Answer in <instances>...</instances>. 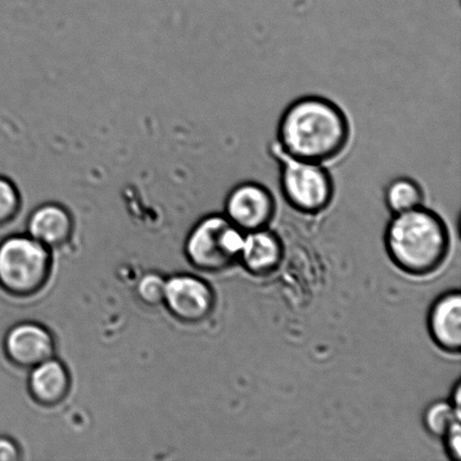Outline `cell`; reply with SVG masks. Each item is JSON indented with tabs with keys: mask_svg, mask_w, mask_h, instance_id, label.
Listing matches in <instances>:
<instances>
[{
	"mask_svg": "<svg viewBox=\"0 0 461 461\" xmlns=\"http://www.w3.org/2000/svg\"><path fill=\"white\" fill-rule=\"evenodd\" d=\"M349 119L338 104L318 95L292 102L280 117L276 146L294 159L325 165L347 150Z\"/></svg>",
	"mask_w": 461,
	"mask_h": 461,
	"instance_id": "cell-1",
	"label": "cell"
},
{
	"mask_svg": "<svg viewBox=\"0 0 461 461\" xmlns=\"http://www.w3.org/2000/svg\"><path fill=\"white\" fill-rule=\"evenodd\" d=\"M384 243L397 268L415 277H424L445 264L451 241L445 220L437 212L420 206L393 216Z\"/></svg>",
	"mask_w": 461,
	"mask_h": 461,
	"instance_id": "cell-2",
	"label": "cell"
},
{
	"mask_svg": "<svg viewBox=\"0 0 461 461\" xmlns=\"http://www.w3.org/2000/svg\"><path fill=\"white\" fill-rule=\"evenodd\" d=\"M279 165V186L285 202L305 215L328 210L336 195L330 171L323 165L311 164L285 155L276 143L271 147Z\"/></svg>",
	"mask_w": 461,
	"mask_h": 461,
	"instance_id": "cell-3",
	"label": "cell"
},
{
	"mask_svg": "<svg viewBox=\"0 0 461 461\" xmlns=\"http://www.w3.org/2000/svg\"><path fill=\"white\" fill-rule=\"evenodd\" d=\"M51 269L49 249L31 237H12L0 243V287L16 296L38 293Z\"/></svg>",
	"mask_w": 461,
	"mask_h": 461,
	"instance_id": "cell-4",
	"label": "cell"
},
{
	"mask_svg": "<svg viewBox=\"0 0 461 461\" xmlns=\"http://www.w3.org/2000/svg\"><path fill=\"white\" fill-rule=\"evenodd\" d=\"M243 230L230 223L225 215H212L192 230L186 243L191 264L206 273H221L239 264Z\"/></svg>",
	"mask_w": 461,
	"mask_h": 461,
	"instance_id": "cell-5",
	"label": "cell"
},
{
	"mask_svg": "<svg viewBox=\"0 0 461 461\" xmlns=\"http://www.w3.org/2000/svg\"><path fill=\"white\" fill-rule=\"evenodd\" d=\"M277 212L274 194L265 185L244 182L230 192L225 216L244 233L270 227Z\"/></svg>",
	"mask_w": 461,
	"mask_h": 461,
	"instance_id": "cell-6",
	"label": "cell"
},
{
	"mask_svg": "<svg viewBox=\"0 0 461 461\" xmlns=\"http://www.w3.org/2000/svg\"><path fill=\"white\" fill-rule=\"evenodd\" d=\"M164 303L175 318L184 322H200L213 312L215 293L205 280L179 275L166 280Z\"/></svg>",
	"mask_w": 461,
	"mask_h": 461,
	"instance_id": "cell-7",
	"label": "cell"
},
{
	"mask_svg": "<svg viewBox=\"0 0 461 461\" xmlns=\"http://www.w3.org/2000/svg\"><path fill=\"white\" fill-rule=\"evenodd\" d=\"M428 331L440 350L459 355L461 349V294L453 289L441 294L428 313Z\"/></svg>",
	"mask_w": 461,
	"mask_h": 461,
	"instance_id": "cell-8",
	"label": "cell"
},
{
	"mask_svg": "<svg viewBox=\"0 0 461 461\" xmlns=\"http://www.w3.org/2000/svg\"><path fill=\"white\" fill-rule=\"evenodd\" d=\"M5 351L13 364L32 369L53 358V337L42 325L18 324L9 330L5 338Z\"/></svg>",
	"mask_w": 461,
	"mask_h": 461,
	"instance_id": "cell-9",
	"label": "cell"
},
{
	"mask_svg": "<svg viewBox=\"0 0 461 461\" xmlns=\"http://www.w3.org/2000/svg\"><path fill=\"white\" fill-rule=\"evenodd\" d=\"M284 259L282 239L269 228L244 235L239 264L255 277H267L278 270Z\"/></svg>",
	"mask_w": 461,
	"mask_h": 461,
	"instance_id": "cell-10",
	"label": "cell"
},
{
	"mask_svg": "<svg viewBox=\"0 0 461 461\" xmlns=\"http://www.w3.org/2000/svg\"><path fill=\"white\" fill-rule=\"evenodd\" d=\"M30 391L39 403L52 406L66 399L70 387L68 370L60 361L53 358L32 368Z\"/></svg>",
	"mask_w": 461,
	"mask_h": 461,
	"instance_id": "cell-11",
	"label": "cell"
},
{
	"mask_svg": "<svg viewBox=\"0 0 461 461\" xmlns=\"http://www.w3.org/2000/svg\"><path fill=\"white\" fill-rule=\"evenodd\" d=\"M30 237L50 248L63 246L69 240L72 224L62 209L47 206L36 211L29 225Z\"/></svg>",
	"mask_w": 461,
	"mask_h": 461,
	"instance_id": "cell-12",
	"label": "cell"
},
{
	"mask_svg": "<svg viewBox=\"0 0 461 461\" xmlns=\"http://www.w3.org/2000/svg\"><path fill=\"white\" fill-rule=\"evenodd\" d=\"M424 198L426 195L421 185L410 177L393 180L385 191L386 206L393 215L405 213L423 206Z\"/></svg>",
	"mask_w": 461,
	"mask_h": 461,
	"instance_id": "cell-13",
	"label": "cell"
},
{
	"mask_svg": "<svg viewBox=\"0 0 461 461\" xmlns=\"http://www.w3.org/2000/svg\"><path fill=\"white\" fill-rule=\"evenodd\" d=\"M456 420H461V412L456 411L448 400H438L427 406L423 413V426L429 435L441 438L448 431Z\"/></svg>",
	"mask_w": 461,
	"mask_h": 461,
	"instance_id": "cell-14",
	"label": "cell"
},
{
	"mask_svg": "<svg viewBox=\"0 0 461 461\" xmlns=\"http://www.w3.org/2000/svg\"><path fill=\"white\" fill-rule=\"evenodd\" d=\"M166 280L157 274H148L140 280L138 295L140 300L150 306L162 304L165 300Z\"/></svg>",
	"mask_w": 461,
	"mask_h": 461,
	"instance_id": "cell-15",
	"label": "cell"
},
{
	"mask_svg": "<svg viewBox=\"0 0 461 461\" xmlns=\"http://www.w3.org/2000/svg\"><path fill=\"white\" fill-rule=\"evenodd\" d=\"M17 197L11 185L0 179V225L8 222L15 214Z\"/></svg>",
	"mask_w": 461,
	"mask_h": 461,
	"instance_id": "cell-16",
	"label": "cell"
},
{
	"mask_svg": "<svg viewBox=\"0 0 461 461\" xmlns=\"http://www.w3.org/2000/svg\"><path fill=\"white\" fill-rule=\"evenodd\" d=\"M461 420H456L448 431L441 438L444 440L445 450L450 460H461Z\"/></svg>",
	"mask_w": 461,
	"mask_h": 461,
	"instance_id": "cell-17",
	"label": "cell"
},
{
	"mask_svg": "<svg viewBox=\"0 0 461 461\" xmlns=\"http://www.w3.org/2000/svg\"><path fill=\"white\" fill-rule=\"evenodd\" d=\"M20 457V450L15 442L0 437V461H15Z\"/></svg>",
	"mask_w": 461,
	"mask_h": 461,
	"instance_id": "cell-18",
	"label": "cell"
},
{
	"mask_svg": "<svg viewBox=\"0 0 461 461\" xmlns=\"http://www.w3.org/2000/svg\"><path fill=\"white\" fill-rule=\"evenodd\" d=\"M448 401L450 402V404L454 406V409L456 411L461 412V386L459 381L456 382L455 387L453 388V391H451V394Z\"/></svg>",
	"mask_w": 461,
	"mask_h": 461,
	"instance_id": "cell-19",
	"label": "cell"
}]
</instances>
